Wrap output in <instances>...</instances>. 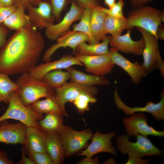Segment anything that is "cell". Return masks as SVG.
I'll list each match as a JSON object with an SVG mask.
<instances>
[{"label":"cell","instance_id":"49","mask_svg":"<svg viewBox=\"0 0 164 164\" xmlns=\"http://www.w3.org/2000/svg\"><path fill=\"white\" fill-rule=\"evenodd\" d=\"M2 101L1 100V99H0V102Z\"/></svg>","mask_w":164,"mask_h":164},{"label":"cell","instance_id":"37","mask_svg":"<svg viewBox=\"0 0 164 164\" xmlns=\"http://www.w3.org/2000/svg\"><path fill=\"white\" fill-rule=\"evenodd\" d=\"M42 0H14V5L22 8L24 10H27L28 5H30L36 7Z\"/></svg>","mask_w":164,"mask_h":164},{"label":"cell","instance_id":"35","mask_svg":"<svg viewBox=\"0 0 164 164\" xmlns=\"http://www.w3.org/2000/svg\"><path fill=\"white\" fill-rule=\"evenodd\" d=\"M124 6V0H118L110 8L107 9L102 7V9L107 14L115 17L123 18L125 17L122 12Z\"/></svg>","mask_w":164,"mask_h":164},{"label":"cell","instance_id":"41","mask_svg":"<svg viewBox=\"0 0 164 164\" xmlns=\"http://www.w3.org/2000/svg\"><path fill=\"white\" fill-rule=\"evenodd\" d=\"M22 157L20 160L18 162L17 164H34L33 161L28 157H27L25 150L23 147L21 149Z\"/></svg>","mask_w":164,"mask_h":164},{"label":"cell","instance_id":"25","mask_svg":"<svg viewBox=\"0 0 164 164\" xmlns=\"http://www.w3.org/2000/svg\"><path fill=\"white\" fill-rule=\"evenodd\" d=\"M111 37V36H106L101 43L87 44L86 42L81 43L77 46L74 53L88 56L108 54V45Z\"/></svg>","mask_w":164,"mask_h":164},{"label":"cell","instance_id":"40","mask_svg":"<svg viewBox=\"0 0 164 164\" xmlns=\"http://www.w3.org/2000/svg\"><path fill=\"white\" fill-rule=\"evenodd\" d=\"M150 159H143L142 158L129 157L125 164H146L149 163Z\"/></svg>","mask_w":164,"mask_h":164},{"label":"cell","instance_id":"45","mask_svg":"<svg viewBox=\"0 0 164 164\" xmlns=\"http://www.w3.org/2000/svg\"><path fill=\"white\" fill-rule=\"evenodd\" d=\"M161 25L159 27L157 32V39H164V30Z\"/></svg>","mask_w":164,"mask_h":164},{"label":"cell","instance_id":"38","mask_svg":"<svg viewBox=\"0 0 164 164\" xmlns=\"http://www.w3.org/2000/svg\"><path fill=\"white\" fill-rule=\"evenodd\" d=\"M79 6L85 9L87 7L93 8L100 5L99 0H74Z\"/></svg>","mask_w":164,"mask_h":164},{"label":"cell","instance_id":"23","mask_svg":"<svg viewBox=\"0 0 164 164\" xmlns=\"http://www.w3.org/2000/svg\"><path fill=\"white\" fill-rule=\"evenodd\" d=\"M46 152L53 164L63 163L64 151L60 134H47L46 142Z\"/></svg>","mask_w":164,"mask_h":164},{"label":"cell","instance_id":"47","mask_svg":"<svg viewBox=\"0 0 164 164\" xmlns=\"http://www.w3.org/2000/svg\"><path fill=\"white\" fill-rule=\"evenodd\" d=\"M104 3L108 7H111L116 2V0H104Z\"/></svg>","mask_w":164,"mask_h":164},{"label":"cell","instance_id":"28","mask_svg":"<svg viewBox=\"0 0 164 164\" xmlns=\"http://www.w3.org/2000/svg\"><path fill=\"white\" fill-rule=\"evenodd\" d=\"M104 28L106 34L109 33L112 36L120 35L124 30L127 29V20L125 17L119 18L106 14Z\"/></svg>","mask_w":164,"mask_h":164},{"label":"cell","instance_id":"11","mask_svg":"<svg viewBox=\"0 0 164 164\" xmlns=\"http://www.w3.org/2000/svg\"><path fill=\"white\" fill-rule=\"evenodd\" d=\"M115 103L117 108L122 110L126 116L130 115L136 112H147L151 114L153 118L157 120H164V93L162 91L160 94V101L157 103L152 101L147 102L146 105L143 107L131 108L127 106L122 101L115 88L114 93Z\"/></svg>","mask_w":164,"mask_h":164},{"label":"cell","instance_id":"39","mask_svg":"<svg viewBox=\"0 0 164 164\" xmlns=\"http://www.w3.org/2000/svg\"><path fill=\"white\" fill-rule=\"evenodd\" d=\"M9 30L3 23H0V48L3 47L7 41Z\"/></svg>","mask_w":164,"mask_h":164},{"label":"cell","instance_id":"31","mask_svg":"<svg viewBox=\"0 0 164 164\" xmlns=\"http://www.w3.org/2000/svg\"><path fill=\"white\" fill-rule=\"evenodd\" d=\"M8 76L0 72V99L5 104L9 103L11 94L18 88L15 82L12 81Z\"/></svg>","mask_w":164,"mask_h":164},{"label":"cell","instance_id":"22","mask_svg":"<svg viewBox=\"0 0 164 164\" xmlns=\"http://www.w3.org/2000/svg\"><path fill=\"white\" fill-rule=\"evenodd\" d=\"M100 5L92 9L91 18V27L92 35L96 43H100L106 36L104 28L106 13Z\"/></svg>","mask_w":164,"mask_h":164},{"label":"cell","instance_id":"44","mask_svg":"<svg viewBox=\"0 0 164 164\" xmlns=\"http://www.w3.org/2000/svg\"><path fill=\"white\" fill-rule=\"evenodd\" d=\"M152 0H131V5L134 8L144 5Z\"/></svg>","mask_w":164,"mask_h":164},{"label":"cell","instance_id":"1","mask_svg":"<svg viewBox=\"0 0 164 164\" xmlns=\"http://www.w3.org/2000/svg\"><path fill=\"white\" fill-rule=\"evenodd\" d=\"M31 25L17 31L0 48V72L8 75L29 72L36 66L44 42Z\"/></svg>","mask_w":164,"mask_h":164},{"label":"cell","instance_id":"15","mask_svg":"<svg viewBox=\"0 0 164 164\" xmlns=\"http://www.w3.org/2000/svg\"><path fill=\"white\" fill-rule=\"evenodd\" d=\"M114 132L102 134L97 131L92 137V142L87 148L76 156H85L92 158L95 154L101 152L110 153L114 155H117L115 148L113 146L111 140L115 136Z\"/></svg>","mask_w":164,"mask_h":164},{"label":"cell","instance_id":"19","mask_svg":"<svg viewBox=\"0 0 164 164\" xmlns=\"http://www.w3.org/2000/svg\"><path fill=\"white\" fill-rule=\"evenodd\" d=\"M74 65L82 66L83 64L75 56L66 55L59 60L36 66L29 73L36 78L42 80L44 75L50 71L57 69L67 70Z\"/></svg>","mask_w":164,"mask_h":164},{"label":"cell","instance_id":"34","mask_svg":"<svg viewBox=\"0 0 164 164\" xmlns=\"http://www.w3.org/2000/svg\"><path fill=\"white\" fill-rule=\"evenodd\" d=\"M71 0H48L50 2L53 14L56 20L60 21L61 13L66 8Z\"/></svg>","mask_w":164,"mask_h":164},{"label":"cell","instance_id":"27","mask_svg":"<svg viewBox=\"0 0 164 164\" xmlns=\"http://www.w3.org/2000/svg\"><path fill=\"white\" fill-rule=\"evenodd\" d=\"M70 77V73L68 70L65 71L62 69H57L45 74L42 80L55 90L65 84Z\"/></svg>","mask_w":164,"mask_h":164},{"label":"cell","instance_id":"6","mask_svg":"<svg viewBox=\"0 0 164 164\" xmlns=\"http://www.w3.org/2000/svg\"><path fill=\"white\" fill-rule=\"evenodd\" d=\"M135 28L141 33L145 41V46L142 54L143 59L142 65L148 74L157 68L164 76V62L159 50L157 39L148 31L140 27Z\"/></svg>","mask_w":164,"mask_h":164},{"label":"cell","instance_id":"2","mask_svg":"<svg viewBox=\"0 0 164 164\" xmlns=\"http://www.w3.org/2000/svg\"><path fill=\"white\" fill-rule=\"evenodd\" d=\"M15 83L18 86L16 91L19 98L24 105L28 106L42 97L54 99L55 89L29 72L21 74Z\"/></svg>","mask_w":164,"mask_h":164},{"label":"cell","instance_id":"18","mask_svg":"<svg viewBox=\"0 0 164 164\" xmlns=\"http://www.w3.org/2000/svg\"><path fill=\"white\" fill-rule=\"evenodd\" d=\"M131 30L127 29L126 33L123 35L111 36L109 44L118 51L141 55L145 46L144 39L142 38L138 41L133 40L130 36Z\"/></svg>","mask_w":164,"mask_h":164},{"label":"cell","instance_id":"21","mask_svg":"<svg viewBox=\"0 0 164 164\" xmlns=\"http://www.w3.org/2000/svg\"><path fill=\"white\" fill-rule=\"evenodd\" d=\"M70 73L71 82L85 86L96 85H108L109 80L104 76L90 75L80 71L71 67L67 70Z\"/></svg>","mask_w":164,"mask_h":164},{"label":"cell","instance_id":"32","mask_svg":"<svg viewBox=\"0 0 164 164\" xmlns=\"http://www.w3.org/2000/svg\"><path fill=\"white\" fill-rule=\"evenodd\" d=\"M97 99L93 96L87 94H80L72 102L81 113L89 110V104L96 102Z\"/></svg>","mask_w":164,"mask_h":164},{"label":"cell","instance_id":"8","mask_svg":"<svg viewBox=\"0 0 164 164\" xmlns=\"http://www.w3.org/2000/svg\"><path fill=\"white\" fill-rule=\"evenodd\" d=\"M94 86H85L70 82L55 90L54 99L62 109L64 115L67 117L65 105L68 102H72L80 94H87L94 96L98 93Z\"/></svg>","mask_w":164,"mask_h":164},{"label":"cell","instance_id":"4","mask_svg":"<svg viewBox=\"0 0 164 164\" xmlns=\"http://www.w3.org/2000/svg\"><path fill=\"white\" fill-rule=\"evenodd\" d=\"M136 136V142H130L128 140L129 136L127 134L116 136L115 141L117 148L122 154H127L129 157L139 158L160 156L163 154V151L157 148L147 137L140 134Z\"/></svg>","mask_w":164,"mask_h":164},{"label":"cell","instance_id":"13","mask_svg":"<svg viewBox=\"0 0 164 164\" xmlns=\"http://www.w3.org/2000/svg\"><path fill=\"white\" fill-rule=\"evenodd\" d=\"M75 57L85 67L87 72L94 75L104 76L109 74L114 66L108 54L88 56L76 54Z\"/></svg>","mask_w":164,"mask_h":164},{"label":"cell","instance_id":"16","mask_svg":"<svg viewBox=\"0 0 164 164\" xmlns=\"http://www.w3.org/2000/svg\"><path fill=\"white\" fill-rule=\"evenodd\" d=\"M108 55L112 63L125 70L129 75L134 83L138 84L142 78L148 74L144 66L138 61L135 63L131 62L113 47H112L109 50Z\"/></svg>","mask_w":164,"mask_h":164},{"label":"cell","instance_id":"24","mask_svg":"<svg viewBox=\"0 0 164 164\" xmlns=\"http://www.w3.org/2000/svg\"><path fill=\"white\" fill-rule=\"evenodd\" d=\"M63 114L51 112L46 114L43 118L39 120V128L48 134H60L65 125Z\"/></svg>","mask_w":164,"mask_h":164},{"label":"cell","instance_id":"30","mask_svg":"<svg viewBox=\"0 0 164 164\" xmlns=\"http://www.w3.org/2000/svg\"><path fill=\"white\" fill-rule=\"evenodd\" d=\"M93 8L87 7L85 8L80 21L73 26V31L80 32L87 35L89 38V44L96 43L92 34L91 27V18Z\"/></svg>","mask_w":164,"mask_h":164},{"label":"cell","instance_id":"3","mask_svg":"<svg viewBox=\"0 0 164 164\" xmlns=\"http://www.w3.org/2000/svg\"><path fill=\"white\" fill-rule=\"evenodd\" d=\"M135 8L127 18V29L132 30L134 27H140L149 32L157 39L158 28L164 20V12L149 6Z\"/></svg>","mask_w":164,"mask_h":164},{"label":"cell","instance_id":"10","mask_svg":"<svg viewBox=\"0 0 164 164\" xmlns=\"http://www.w3.org/2000/svg\"><path fill=\"white\" fill-rule=\"evenodd\" d=\"M128 118L125 117L123 122L127 135L135 137L138 134L147 137L149 135L164 137V131H160L150 126L147 123L148 118L142 113L133 114Z\"/></svg>","mask_w":164,"mask_h":164},{"label":"cell","instance_id":"29","mask_svg":"<svg viewBox=\"0 0 164 164\" xmlns=\"http://www.w3.org/2000/svg\"><path fill=\"white\" fill-rule=\"evenodd\" d=\"M33 110L38 114L43 116V114L53 112L61 114L63 112L58 104L53 98L47 97L43 100H37L30 104Z\"/></svg>","mask_w":164,"mask_h":164},{"label":"cell","instance_id":"33","mask_svg":"<svg viewBox=\"0 0 164 164\" xmlns=\"http://www.w3.org/2000/svg\"><path fill=\"white\" fill-rule=\"evenodd\" d=\"M25 150L27 156L33 161L34 164H53L46 152H38Z\"/></svg>","mask_w":164,"mask_h":164},{"label":"cell","instance_id":"14","mask_svg":"<svg viewBox=\"0 0 164 164\" xmlns=\"http://www.w3.org/2000/svg\"><path fill=\"white\" fill-rule=\"evenodd\" d=\"M86 34L80 32L68 30L62 34L56 40L57 43L50 46L46 51L43 56L46 62L50 61L55 52L61 48L69 47L74 53L77 46L81 43L89 41Z\"/></svg>","mask_w":164,"mask_h":164},{"label":"cell","instance_id":"9","mask_svg":"<svg viewBox=\"0 0 164 164\" xmlns=\"http://www.w3.org/2000/svg\"><path fill=\"white\" fill-rule=\"evenodd\" d=\"M71 3L70 9L61 21L45 28L46 36L50 40H56L62 34L69 30L73 22L80 19L85 9L78 6L74 0H71Z\"/></svg>","mask_w":164,"mask_h":164},{"label":"cell","instance_id":"26","mask_svg":"<svg viewBox=\"0 0 164 164\" xmlns=\"http://www.w3.org/2000/svg\"><path fill=\"white\" fill-rule=\"evenodd\" d=\"M22 8L18 7L3 23L8 29L16 31L29 26L31 22L27 15Z\"/></svg>","mask_w":164,"mask_h":164},{"label":"cell","instance_id":"12","mask_svg":"<svg viewBox=\"0 0 164 164\" xmlns=\"http://www.w3.org/2000/svg\"><path fill=\"white\" fill-rule=\"evenodd\" d=\"M27 10L31 25L38 29L46 28L54 24L56 20L51 4L48 1L41 0L36 7L29 5Z\"/></svg>","mask_w":164,"mask_h":164},{"label":"cell","instance_id":"5","mask_svg":"<svg viewBox=\"0 0 164 164\" xmlns=\"http://www.w3.org/2000/svg\"><path fill=\"white\" fill-rule=\"evenodd\" d=\"M9 105L5 113L0 117V121L5 119L19 121L27 127L39 128V121L43 118L36 113L30 105L26 106L20 101L16 91L10 95Z\"/></svg>","mask_w":164,"mask_h":164},{"label":"cell","instance_id":"46","mask_svg":"<svg viewBox=\"0 0 164 164\" xmlns=\"http://www.w3.org/2000/svg\"><path fill=\"white\" fill-rule=\"evenodd\" d=\"M14 3V0H0V6H11Z\"/></svg>","mask_w":164,"mask_h":164},{"label":"cell","instance_id":"20","mask_svg":"<svg viewBox=\"0 0 164 164\" xmlns=\"http://www.w3.org/2000/svg\"><path fill=\"white\" fill-rule=\"evenodd\" d=\"M47 135L39 128L27 127L23 147L26 150L46 152Z\"/></svg>","mask_w":164,"mask_h":164},{"label":"cell","instance_id":"7","mask_svg":"<svg viewBox=\"0 0 164 164\" xmlns=\"http://www.w3.org/2000/svg\"><path fill=\"white\" fill-rule=\"evenodd\" d=\"M60 135L64 155L67 157L72 155L84 148L92 136L89 129L78 131L65 125Z\"/></svg>","mask_w":164,"mask_h":164},{"label":"cell","instance_id":"43","mask_svg":"<svg viewBox=\"0 0 164 164\" xmlns=\"http://www.w3.org/2000/svg\"><path fill=\"white\" fill-rule=\"evenodd\" d=\"M99 163V160L97 157L94 159L92 158L86 157L83 159L78 164H97Z\"/></svg>","mask_w":164,"mask_h":164},{"label":"cell","instance_id":"42","mask_svg":"<svg viewBox=\"0 0 164 164\" xmlns=\"http://www.w3.org/2000/svg\"><path fill=\"white\" fill-rule=\"evenodd\" d=\"M15 162L10 160L7 153L3 150H0V164H15Z\"/></svg>","mask_w":164,"mask_h":164},{"label":"cell","instance_id":"17","mask_svg":"<svg viewBox=\"0 0 164 164\" xmlns=\"http://www.w3.org/2000/svg\"><path fill=\"white\" fill-rule=\"evenodd\" d=\"M27 127L19 121L16 123L9 122L8 119L0 121V142L7 144L23 145Z\"/></svg>","mask_w":164,"mask_h":164},{"label":"cell","instance_id":"36","mask_svg":"<svg viewBox=\"0 0 164 164\" xmlns=\"http://www.w3.org/2000/svg\"><path fill=\"white\" fill-rule=\"evenodd\" d=\"M18 8L14 5L9 6H0V23H3L5 19Z\"/></svg>","mask_w":164,"mask_h":164},{"label":"cell","instance_id":"48","mask_svg":"<svg viewBox=\"0 0 164 164\" xmlns=\"http://www.w3.org/2000/svg\"><path fill=\"white\" fill-rule=\"evenodd\" d=\"M103 164H116L117 162L115 160L112 158L108 159L105 161Z\"/></svg>","mask_w":164,"mask_h":164}]
</instances>
